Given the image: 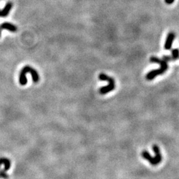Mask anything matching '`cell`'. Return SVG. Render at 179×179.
<instances>
[{"instance_id": "obj_1", "label": "cell", "mask_w": 179, "mask_h": 179, "mask_svg": "<svg viewBox=\"0 0 179 179\" xmlns=\"http://www.w3.org/2000/svg\"><path fill=\"white\" fill-rule=\"evenodd\" d=\"M150 62L153 63H158V64H160L161 67L159 69L153 70V71H150L147 74V76H146V78L148 80H153L155 78H156L159 75H161L163 74H164L168 70V68H169L167 61H165L163 59H160V58L156 57V56H152V57H151Z\"/></svg>"}, {"instance_id": "obj_2", "label": "cell", "mask_w": 179, "mask_h": 179, "mask_svg": "<svg viewBox=\"0 0 179 179\" xmlns=\"http://www.w3.org/2000/svg\"><path fill=\"white\" fill-rule=\"evenodd\" d=\"M30 73L32 76L33 82L34 83H37L39 81L40 77H39V73L35 69L30 66H24L19 74V84L22 86H25L27 83V79L26 77V74Z\"/></svg>"}, {"instance_id": "obj_3", "label": "cell", "mask_w": 179, "mask_h": 179, "mask_svg": "<svg viewBox=\"0 0 179 179\" xmlns=\"http://www.w3.org/2000/svg\"><path fill=\"white\" fill-rule=\"evenodd\" d=\"M99 79L102 81H107L108 82V85H107L106 86L102 87L101 88H100L99 92L100 94L104 95L110 92H112L113 90H114L115 88V80L113 79L112 77L108 76L106 75V74H100L99 75Z\"/></svg>"}, {"instance_id": "obj_4", "label": "cell", "mask_w": 179, "mask_h": 179, "mask_svg": "<svg viewBox=\"0 0 179 179\" xmlns=\"http://www.w3.org/2000/svg\"><path fill=\"white\" fill-rule=\"evenodd\" d=\"M141 156L144 159L147 160L151 165L153 166H157L159 164L158 161H157V159H155V157H152L150 155L149 153L147 151H143L141 153Z\"/></svg>"}, {"instance_id": "obj_5", "label": "cell", "mask_w": 179, "mask_h": 179, "mask_svg": "<svg viewBox=\"0 0 179 179\" xmlns=\"http://www.w3.org/2000/svg\"><path fill=\"white\" fill-rule=\"evenodd\" d=\"M175 39V33L174 32H170L166 39L165 43V50H170L171 49L172 43Z\"/></svg>"}, {"instance_id": "obj_6", "label": "cell", "mask_w": 179, "mask_h": 179, "mask_svg": "<svg viewBox=\"0 0 179 179\" xmlns=\"http://www.w3.org/2000/svg\"><path fill=\"white\" fill-rule=\"evenodd\" d=\"M3 165V170L5 171H8L11 169L12 163L10 160L6 157H0V169L1 166Z\"/></svg>"}, {"instance_id": "obj_7", "label": "cell", "mask_w": 179, "mask_h": 179, "mask_svg": "<svg viewBox=\"0 0 179 179\" xmlns=\"http://www.w3.org/2000/svg\"><path fill=\"white\" fill-rule=\"evenodd\" d=\"M13 7V3L11 1H8L7 3L5 4V7H3V9L1 11L0 13V17H6L7 15L9 14L10 11L12 10Z\"/></svg>"}, {"instance_id": "obj_8", "label": "cell", "mask_w": 179, "mask_h": 179, "mask_svg": "<svg viewBox=\"0 0 179 179\" xmlns=\"http://www.w3.org/2000/svg\"><path fill=\"white\" fill-rule=\"evenodd\" d=\"M0 27L2 30H7L11 32H16L17 31V27L14 24L9 22H4L0 25Z\"/></svg>"}, {"instance_id": "obj_9", "label": "cell", "mask_w": 179, "mask_h": 179, "mask_svg": "<svg viewBox=\"0 0 179 179\" xmlns=\"http://www.w3.org/2000/svg\"><path fill=\"white\" fill-rule=\"evenodd\" d=\"M172 60H176L179 58V49H174L172 51V56H171Z\"/></svg>"}, {"instance_id": "obj_10", "label": "cell", "mask_w": 179, "mask_h": 179, "mask_svg": "<svg viewBox=\"0 0 179 179\" xmlns=\"http://www.w3.org/2000/svg\"><path fill=\"white\" fill-rule=\"evenodd\" d=\"M0 178L3 179H9V175L3 169H0Z\"/></svg>"}, {"instance_id": "obj_11", "label": "cell", "mask_w": 179, "mask_h": 179, "mask_svg": "<svg viewBox=\"0 0 179 179\" xmlns=\"http://www.w3.org/2000/svg\"><path fill=\"white\" fill-rule=\"evenodd\" d=\"M162 59H163L165 61H167V62H169V61H172V60L171 56H163Z\"/></svg>"}, {"instance_id": "obj_12", "label": "cell", "mask_w": 179, "mask_h": 179, "mask_svg": "<svg viewBox=\"0 0 179 179\" xmlns=\"http://www.w3.org/2000/svg\"><path fill=\"white\" fill-rule=\"evenodd\" d=\"M165 3H167V4H169V5H171V4H172V3H174V0H165Z\"/></svg>"}, {"instance_id": "obj_13", "label": "cell", "mask_w": 179, "mask_h": 179, "mask_svg": "<svg viewBox=\"0 0 179 179\" xmlns=\"http://www.w3.org/2000/svg\"><path fill=\"white\" fill-rule=\"evenodd\" d=\"M1 31H2V29H1V27H0V37H1Z\"/></svg>"}, {"instance_id": "obj_14", "label": "cell", "mask_w": 179, "mask_h": 179, "mask_svg": "<svg viewBox=\"0 0 179 179\" xmlns=\"http://www.w3.org/2000/svg\"><path fill=\"white\" fill-rule=\"evenodd\" d=\"M0 13H1V11H0Z\"/></svg>"}]
</instances>
